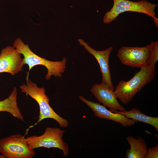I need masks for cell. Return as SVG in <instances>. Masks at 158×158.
I'll use <instances>...</instances> for the list:
<instances>
[{"label":"cell","instance_id":"9","mask_svg":"<svg viewBox=\"0 0 158 158\" xmlns=\"http://www.w3.org/2000/svg\"><path fill=\"white\" fill-rule=\"evenodd\" d=\"M78 41L80 44L83 46L85 49L92 55L97 61L102 76V83L114 91V87L111 80L109 64V57L113 50V47L111 46L103 51H97L92 48L83 39H79Z\"/></svg>","mask_w":158,"mask_h":158},{"label":"cell","instance_id":"4","mask_svg":"<svg viewBox=\"0 0 158 158\" xmlns=\"http://www.w3.org/2000/svg\"><path fill=\"white\" fill-rule=\"evenodd\" d=\"M26 84L20 86L22 92L29 95L38 104L40 113L38 120L32 128L42 120L47 118L55 120L61 128H66L69 124L68 121L57 114L49 104V97L45 94V89L43 87H39L35 83L26 79Z\"/></svg>","mask_w":158,"mask_h":158},{"label":"cell","instance_id":"10","mask_svg":"<svg viewBox=\"0 0 158 158\" xmlns=\"http://www.w3.org/2000/svg\"><path fill=\"white\" fill-rule=\"evenodd\" d=\"M79 98L92 110L94 115L98 118L111 120L119 123L124 127L131 126L138 122L128 118L123 115L112 112L107 109L104 105L88 100L82 96H79Z\"/></svg>","mask_w":158,"mask_h":158},{"label":"cell","instance_id":"1","mask_svg":"<svg viewBox=\"0 0 158 158\" xmlns=\"http://www.w3.org/2000/svg\"><path fill=\"white\" fill-rule=\"evenodd\" d=\"M117 56L122 63L132 67L155 66L158 60V41H152L144 47H122Z\"/></svg>","mask_w":158,"mask_h":158},{"label":"cell","instance_id":"6","mask_svg":"<svg viewBox=\"0 0 158 158\" xmlns=\"http://www.w3.org/2000/svg\"><path fill=\"white\" fill-rule=\"evenodd\" d=\"M65 131L57 128L47 127L41 135H33L26 138L30 149L34 150L40 147L48 148H57L61 150L64 157L69 153L68 144L63 140Z\"/></svg>","mask_w":158,"mask_h":158},{"label":"cell","instance_id":"11","mask_svg":"<svg viewBox=\"0 0 158 158\" xmlns=\"http://www.w3.org/2000/svg\"><path fill=\"white\" fill-rule=\"evenodd\" d=\"M90 91L97 100L99 103L110 109V110L124 111L125 109L118 101L114 91L101 83L94 84Z\"/></svg>","mask_w":158,"mask_h":158},{"label":"cell","instance_id":"7","mask_svg":"<svg viewBox=\"0 0 158 158\" xmlns=\"http://www.w3.org/2000/svg\"><path fill=\"white\" fill-rule=\"evenodd\" d=\"M25 135H11L0 140V153L8 158H32L35 152L30 147Z\"/></svg>","mask_w":158,"mask_h":158},{"label":"cell","instance_id":"14","mask_svg":"<svg viewBox=\"0 0 158 158\" xmlns=\"http://www.w3.org/2000/svg\"><path fill=\"white\" fill-rule=\"evenodd\" d=\"M110 110L125 116L127 118L150 125L158 131V117L149 116L143 114L139 109L134 108L124 111Z\"/></svg>","mask_w":158,"mask_h":158},{"label":"cell","instance_id":"16","mask_svg":"<svg viewBox=\"0 0 158 158\" xmlns=\"http://www.w3.org/2000/svg\"><path fill=\"white\" fill-rule=\"evenodd\" d=\"M0 158H6V157L4 155L1 154H0Z\"/></svg>","mask_w":158,"mask_h":158},{"label":"cell","instance_id":"2","mask_svg":"<svg viewBox=\"0 0 158 158\" xmlns=\"http://www.w3.org/2000/svg\"><path fill=\"white\" fill-rule=\"evenodd\" d=\"M140 68L130 80H121L116 87L114 92L116 96L123 104L130 101L137 93L155 78V66L148 65Z\"/></svg>","mask_w":158,"mask_h":158},{"label":"cell","instance_id":"13","mask_svg":"<svg viewBox=\"0 0 158 158\" xmlns=\"http://www.w3.org/2000/svg\"><path fill=\"white\" fill-rule=\"evenodd\" d=\"M17 99V90L15 87L8 98L0 101V112H8L13 117L24 122L23 116L18 105Z\"/></svg>","mask_w":158,"mask_h":158},{"label":"cell","instance_id":"3","mask_svg":"<svg viewBox=\"0 0 158 158\" xmlns=\"http://www.w3.org/2000/svg\"><path fill=\"white\" fill-rule=\"evenodd\" d=\"M13 46L22 54L24 65L29 67L26 79H28L29 72L34 66L37 65L44 66L47 70L45 76L47 80H49L52 75L61 77L66 70V59L63 57L61 61H51L39 56L33 52L30 49L28 44H25L19 37L14 41Z\"/></svg>","mask_w":158,"mask_h":158},{"label":"cell","instance_id":"12","mask_svg":"<svg viewBox=\"0 0 158 158\" xmlns=\"http://www.w3.org/2000/svg\"><path fill=\"white\" fill-rule=\"evenodd\" d=\"M130 146L125 154L126 158H145L147 145L145 140L140 136L136 138L132 135L126 137Z\"/></svg>","mask_w":158,"mask_h":158},{"label":"cell","instance_id":"5","mask_svg":"<svg viewBox=\"0 0 158 158\" xmlns=\"http://www.w3.org/2000/svg\"><path fill=\"white\" fill-rule=\"evenodd\" d=\"M113 5L111 9L104 15L103 22L109 24L115 20L121 13L126 11L137 12L145 14L152 17L158 27V19L155 11L157 5L146 0L132 1L130 0H113Z\"/></svg>","mask_w":158,"mask_h":158},{"label":"cell","instance_id":"8","mask_svg":"<svg viewBox=\"0 0 158 158\" xmlns=\"http://www.w3.org/2000/svg\"><path fill=\"white\" fill-rule=\"evenodd\" d=\"M21 54L13 46L3 48L0 53V73H7L13 76L21 71L24 65Z\"/></svg>","mask_w":158,"mask_h":158},{"label":"cell","instance_id":"15","mask_svg":"<svg viewBox=\"0 0 158 158\" xmlns=\"http://www.w3.org/2000/svg\"><path fill=\"white\" fill-rule=\"evenodd\" d=\"M158 158V145L147 148V152L145 158Z\"/></svg>","mask_w":158,"mask_h":158}]
</instances>
